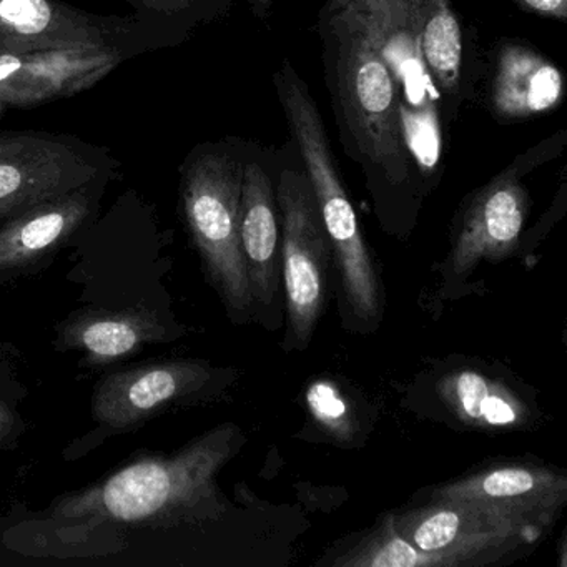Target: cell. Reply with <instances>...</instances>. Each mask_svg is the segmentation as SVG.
I'll list each match as a JSON object with an SVG mask.
<instances>
[{"label": "cell", "instance_id": "cell-1", "mask_svg": "<svg viewBox=\"0 0 567 567\" xmlns=\"http://www.w3.org/2000/svg\"><path fill=\"white\" fill-rule=\"evenodd\" d=\"M238 430L224 424L172 456L134 461L95 486L69 494L51 517L65 527H171L217 506L218 471L237 450Z\"/></svg>", "mask_w": 567, "mask_h": 567}, {"label": "cell", "instance_id": "cell-2", "mask_svg": "<svg viewBox=\"0 0 567 567\" xmlns=\"http://www.w3.org/2000/svg\"><path fill=\"white\" fill-rule=\"evenodd\" d=\"M278 95L307 165L321 221L337 264L344 301L354 317L378 321L383 315V285L331 157L317 105L288 62L277 75Z\"/></svg>", "mask_w": 567, "mask_h": 567}, {"label": "cell", "instance_id": "cell-3", "mask_svg": "<svg viewBox=\"0 0 567 567\" xmlns=\"http://www.w3.org/2000/svg\"><path fill=\"white\" fill-rule=\"evenodd\" d=\"M244 167L217 147H198L182 167L185 224L212 285L235 321L250 317V284L238 235Z\"/></svg>", "mask_w": 567, "mask_h": 567}, {"label": "cell", "instance_id": "cell-4", "mask_svg": "<svg viewBox=\"0 0 567 567\" xmlns=\"http://www.w3.org/2000/svg\"><path fill=\"white\" fill-rule=\"evenodd\" d=\"M111 151L75 135L0 132V224L52 198L118 177Z\"/></svg>", "mask_w": 567, "mask_h": 567}, {"label": "cell", "instance_id": "cell-5", "mask_svg": "<svg viewBox=\"0 0 567 567\" xmlns=\"http://www.w3.org/2000/svg\"><path fill=\"white\" fill-rule=\"evenodd\" d=\"M337 35V92L344 121L364 157L391 178L406 175L408 154L401 132L396 87L383 51L347 25H330Z\"/></svg>", "mask_w": 567, "mask_h": 567}, {"label": "cell", "instance_id": "cell-6", "mask_svg": "<svg viewBox=\"0 0 567 567\" xmlns=\"http://www.w3.org/2000/svg\"><path fill=\"white\" fill-rule=\"evenodd\" d=\"M394 526L417 549L434 554L446 567L494 563L540 539L543 524L503 507L463 501H431L394 516Z\"/></svg>", "mask_w": 567, "mask_h": 567}, {"label": "cell", "instance_id": "cell-7", "mask_svg": "<svg viewBox=\"0 0 567 567\" xmlns=\"http://www.w3.org/2000/svg\"><path fill=\"white\" fill-rule=\"evenodd\" d=\"M278 205L284 230L281 264L290 341L297 348H305L327 305L333 254L307 175L281 174Z\"/></svg>", "mask_w": 567, "mask_h": 567}, {"label": "cell", "instance_id": "cell-8", "mask_svg": "<svg viewBox=\"0 0 567 567\" xmlns=\"http://www.w3.org/2000/svg\"><path fill=\"white\" fill-rule=\"evenodd\" d=\"M174 45L141 19L97 16L59 0H0V51L115 48L132 59Z\"/></svg>", "mask_w": 567, "mask_h": 567}, {"label": "cell", "instance_id": "cell-9", "mask_svg": "<svg viewBox=\"0 0 567 567\" xmlns=\"http://www.w3.org/2000/svg\"><path fill=\"white\" fill-rule=\"evenodd\" d=\"M214 380L204 361L174 360L137 364L102 378L92 414L109 433L134 430L167 408L200 394Z\"/></svg>", "mask_w": 567, "mask_h": 567}, {"label": "cell", "instance_id": "cell-10", "mask_svg": "<svg viewBox=\"0 0 567 567\" xmlns=\"http://www.w3.org/2000/svg\"><path fill=\"white\" fill-rule=\"evenodd\" d=\"M128 59L127 52L115 48L0 51V104L34 109L74 97L104 81Z\"/></svg>", "mask_w": 567, "mask_h": 567}, {"label": "cell", "instance_id": "cell-11", "mask_svg": "<svg viewBox=\"0 0 567 567\" xmlns=\"http://www.w3.org/2000/svg\"><path fill=\"white\" fill-rule=\"evenodd\" d=\"M529 215V195L516 168L497 175L474 194L463 214L447 258L451 275L466 277L481 261L509 257Z\"/></svg>", "mask_w": 567, "mask_h": 567}, {"label": "cell", "instance_id": "cell-12", "mask_svg": "<svg viewBox=\"0 0 567 567\" xmlns=\"http://www.w3.org/2000/svg\"><path fill=\"white\" fill-rule=\"evenodd\" d=\"M111 182L52 198L0 225V275L28 270L74 237L97 215Z\"/></svg>", "mask_w": 567, "mask_h": 567}, {"label": "cell", "instance_id": "cell-13", "mask_svg": "<svg viewBox=\"0 0 567 567\" xmlns=\"http://www.w3.org/2000/svg\"><path fill=\"white\" fill-rule=\"evenodd\" d=\"M436 501H463L503 507L549 529L567 501L564 474L547 467L499 466L433 491Z\"/></svg>", "mask_w": 567, "mask_h": 567}, {"label": "cell", "instance_id": "cell-14", "mask_svg": "<svg viewBox=\"0 0 567 567\" xmlns=\"http://www.w3.org/2000/svg\"><path fill=\"white\" fill-rule=\"evenodd\" d=\"M238 235L254 303L270 305L278 290V220L270 178L257 164L244 167Z\"/></svg>", "mask_w": 567, "mask_h": 567}, {"label": "cell", "instance_id": "cell-15", "mask_svg": "<svg viewBox=\"0 0 567 567\" xmlns=\"http://www.w3.org/2000/svg\"><path fill=\"white\" fill-rule=\"evenodd\" d=\"M167 334L157 315L142 308L84 310L59 330V344L79 351L91 367H104L158 343Z\"/></svg>", "mask_w": 567, "mask_h": 567}, {"label": "cell", "instance_id": "cell-16", "mask_svg": "<svg viewBox=\"0 0 567 567\" xmlns=\"http://www.w3.org/2000/svg\"><path fill=\"white\" fill-rule=\"evenodd\" d=\"M563 75L523 45H504L493 82L494 111L506 118H524L549 111L563 97Z\"/></svg>", "mask_w": 567, "mask_h": 567}, {"label": "cell", "instance_id": "cell-17", "mask_svg": "<svg viewBox=\"0 0 567 567\" xmlns=\"http://www.w3.org/2000/svg\"><path fill=\"white\" fill-rule=\"evenodd\" d=\"M421 0H331L330 25L367 35L380 51L403 32H420Z\"/></svg>", "mask_w": 567, "mask_h": 567}, {"label": "cell", "instance_id": "cell-18", "mask_svg": "<svg viewBox=\"0 0 567 567\" xmlns=\"http://www.w3.org/2000/svg\"><path fill=\"white\" fill-rule=\"evenodd\" d=\"M440 391L457 417L467 423L514 426L523 414V406L509 391L473 371H461L446 378L440 384Z\"/></svg>", "mask_w": 567, "mask_h": 567}, {"label": "cell", "instance_id": "cell-19", "mask_svg": "<svg viewBox=\"0 0 567 567\" xmlns=\"http://www.w3.org/2000/svg\"><path fill=\"white\" fill-rule=\"evenodd\" d=\"M420 49L440 87L454 94L463 65V41L450 0H421Z\"/></svg>", "mask_w": 567, "mask_h": 567}, {"label": "cell", "instance_id": "cell-20", "mask_svg": "<svg viewBox=\"0 0 567 567\" xmlns=\"http://www.w3.org/2000/svg\"><path fill=\"white\" fill-rule=\"evenodd\" d=\"M333 564L343 567H446L440 556L424 553L406 539L394 526V516H388L380 529Z\"/></svg>", "mask_w": 567, "mask_h": 567}, {"label": "cell", "instance_id": "cell-21", "mask_svg": "<svg viewBox=\"0 0 567 567\" xmlns=\"http://www.w3.org/2000/svg\"><path fill=\"white\" fill-rule=\"evenodd\" d=\"M134 9L135 18L164 34L172 44L190 29L192 22L204 16L205 0H125Z\"/></svg>", "mask_w": 567, "mask_h": 567}, {"label": "cell", "instance_id": "cell-22", "mask_svg": "<svg viewBox=\"0 0 567 567\" xmlns=\"http://www.w3.org/2000/svg\"><path fill=\"white\" fill-rule=\"evenodd\" d=\"M308 406L315 420L340 441H348L353 437V417L348 410L347 401L340 396L337 388L327 381H318L308 390Z\"/></svg>", "mask_w": 567, "mask_h": 567}, {"label": "cell", "instance_id": "cell-23", "mask_svg": "<svg viewBox=\"0 0 567 567\" xmlns=\"http://www.w3.org/2000/svg\"><path fill=\"white\" fill-rule=\"evenodd\" d=\"M520 2L537 14L549 16L560 21H564L567 16V0H520Z\"/></svg>", "mask_w": 567, "mask_h": 567}, {"label": "cell", "instance_id": "cell-24", "mask_svg": "<svg viewBox=\"0 0 567 567\" xmlns=\"http://www.w3.org/2000/svg\"><path fill=\"white\" fill-rule=\"evenodd\" d=\"M16 423H18V417H16L14 411L8 404L0 403V441L12 434Z\"/></svg>", "mask_w": 567, "mask_h": 567}, {"label": "cell", "instance_id": "cell-25", "mask_svg": "<svg viewBox=\"0 0 567 567\" xmlns=\"http://www.w3.org/2000/svg\"><path fill=\"white\" fill-rule=\"evenodd\" d=\"M251 2H254V6L257 8L258 12L267 11L271 4V0H251Z\"/></svg>", "mask_w": 567, "mask_h": 567}, {"label": "cell", "instance_id": "cell-26", "mask_svg": "<svg viewBox=\"0 0 567 567\" xmlns=\"http://www.w3.org/2000/svg\"><path fill=\"white\" fill-rule=\"evenodd\" d=\"M9 107L8 105L0 104V118L4 117L8 114Z\"/></svg>", "mask_w": 567, "mask_h": 567}]
</instances>
